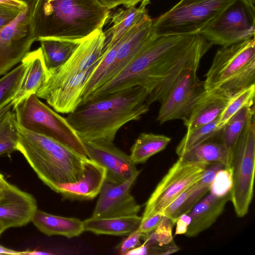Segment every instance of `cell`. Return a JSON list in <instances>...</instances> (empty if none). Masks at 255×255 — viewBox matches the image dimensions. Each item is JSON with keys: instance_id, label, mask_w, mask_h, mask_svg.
<instances>
[{"instance_id": "obj_1", "label": "cell", "mask_w": 255, "mask_h": 255, "mask_svg": "<svg viewBox=\"0 0 255 255\" xmlns=\"http://www.w3.org/2000/svg\"><path fill=\"white\" fill-rule=\"evenodd\" d=\"M212 46L199 34L156 36L152 32L130 62L91 95L96 97L139 86L147 91L149 106L161 103L184 71H197Z\"/></svg>"}, {"instance_id": "obj_2", "label": "cell", "mask_w": 255, "mask_h": 255, "mask_svg": "<svg viewBox=\"0 0 255 255\" xmlns=\"http://www.w3.org/2000/svg\"><path fill=\"white\" fill-rule=\"evenodd\" d=\"M147 96L143 88L136 86L88 98L65 118L83 142H113L122 127L148 111Z\"/></svg>"}, {"instance_id": "obj_3", "label": "cell", "mask_w": 255, "mask_h": 255, "mask_svg": "<svg viewBox=\"0 0 255 255\" xmlns=\"http://www.w3.org/2000/svg\"><path fill=\"white\" fill-rule=\"evenodd\" d=\"M98 0H39L33 17L37 37L82 41L110 19Z\"/></svg>"}, {"instance_id": "obj_4", "label": "cell", "mask_w": 255, "mask_h": 255, "mask_svg": "<svg viewBox=\"0 0 255 255\" xmlns=\"http://www.w3.org/2000/svg\"><path fill=\"white\" fill-rule=\"evenodd\" d=\"M19 151L47 186L57 193L60 184L72 183L83 175L85 156L48 136L26 130L16 123Z\"/></svg>"}, {"instance_id": "obj_5", "label": "cell", "mask_w": 255, "mask_h": 255, "mask_svg": "<svg viewBox=\"0 0 255 255\" xmlns=\"http://www.w3.org/2000/svg\"><path fill=\"white\" fill-rule=\"evenodd\" d=\"M235 0H180L168 11L153 19L156 36L200 34Z\"/></svg>"}, {"instance_id": "obj_6", "label": "cell", "mask_w": 255, "mask_h": 255, "mask_svg": "<svg viewBox=\"0 0 255 255\" xmlns=\"http://www.w3.org/2000/svg\"><path fill=\"white\" fill-rule=\"evenodd\" d=\"M20 127L52 138L87 157L84 143L66 118L42 102L35 94L12 107Z\"/></svg>"}, {"instance_id": "obj_7", "label": "cell", "mask_w": 255, "mask_h": 255, "mask_svg": "<svg viewBox=\"0 0 255 255\" xmlns=\"http://www.w3.org/2000/svg\"><path fill=\"white\" fill-rule=\"evenodd\" d=\"M233 186L230 200L238 217L248 213L254 196L255 168V115L248 122L234 149L232 162Z\"/></svg>"}, {"instance_id": "obj_8", "label": "cell", "mask_w": 255, "mask_h": 255, "mask_svg": "<svg viewBox=\"0 0 255 255\" xmlns=\"http://www.w3.org/2000/svg\"><path fill=\"white\" fill-rule=\"evenodd\" d=\"M212 45L227 47L255 37V6L235 0L200 33Z\"/></svg>"}, {"instance_id": "obj_9", "label": "cell", "mask_w": 255, "mask_h": 255, "mask_svg": "<svg viewBox=\"0 0 255 255\" xmlns=\"http://www.w3.org/2000/svg\"><path fill=\"white\" fill-rule=\"evenodd\" d=\"M27 5L9 23L0 28V76L21 62L37 41L33 17L39 0H25Z\"/></svg>"}, {"instance_id": "obj_10", "label": "cell", "mask_w": 255, "mask_h": 255, "mask_svg": "<svg viewBox=\"0 0 255 255\" xmlns=\"http://www.w3.org/2000/svg\"><path fill=\"white\" fill-rule=\"evenodd\" d=\"M210 164L189 162L179 157L146 202L142 219L161 213L180 194L198 181Z\"/></svg>"}, {"instance_id": "obj_11", "label": "cell", "mask_w": 255, "mask_h": 255, "mask_svg": "<svg viewBox=\"0 0 255 255\" xmlns=\"http://www.w3.org/2000/svg\"><path fill=\"white\" fill-rule=\"evenodd\" d=\"M206 91L196 70L184 71L161 102L156 121L162 124L174 120L184 121Z\"/></svg>"}, {"instance_id": "obj_12", "label": "cell", "mask_w": 255, "mask_h": 255, "mask_svg": "<svg viewBox=\"0 0 255 255\" xmlns=\"http://www.w3.org/2000/svg\"><path fill=\"white\" fill-rule=\"evenodd\" d=\"M255 63V37L222 47L215 54L212 63L205 74V90L212 91L238 75Z\"/></svg>"}, {"instance_id": "obj_13", "label": "cell", "mask_w": 255, "mask_h": 255, "mask_svg": "<svg viewBox=\"0 0 255 255\" xmlns=\"http://www.w3.org/2000/svg\"><path fill=\"white\" fill-rule=\"evenodd\" d=\"M105 39L103 28L85 38L66 63L48 71L46 82L35 94L37 97L58 87L93 65L104 52Z\"/></svg>"}, {"instance_id": "obj_14", "label": "cell", "mask_w": 255, "mask_h": 255, "mask_svg": "<svg viewBox=\"0 0 255 255\" xmlns=\"http://www.w3.org/2000/svg\"><path fill=\"white\" fill-rule=\"evenodd\" d=\"M87 156L96 161L106 170V179L113 184L123 183L140 171L130 155L117 147L113 142L102 141L83 142Z\"/></svg>"}, {"instance_id": "obj_15", "label": "cell", "mask_w": 255, "mask_h": 255, "mask_svg": "<svg viewBox=\"0 0 255 255\" xmlns=\"http://www.w3.org/2000/svg\"><path fill=\"white\" fill-rule=\"evenodd\" d=\"M137 176L117 185L105 180L91 217L105 218L137 215L140 206L130 193V189Z\"/></svg>"}, {"instance_id": "obj_16", "label": "cell", "mask_w": 255, "mask_h": 255, "mask_svg": "<svg viewBox=\"0 0 255 255\" xmlns=\"http://www.w3.org/2000/svg\"><path fill=\"white\" fill-rule=\"evenodd\" d=\"M1 192L0 221L6 229L22 227L31 222L38 209L34 197L7 182Z\"/></svg>"}, {"instance_id": "obj_17", "label": "cell", "mask_w": 255, "mask_h": 255, "mask_svg": "<svg viewBox=\"0 0 255 255\" xmlns=\"http://www.w3.org/2000/svg\"><path fill=\"white\" fill-rule=\"evenodd\" d=\"M152 21L148 15L125 34L113 62L95 89L111 80L134 57L151 35Z\"/></svg>"}, {"instance_id": "obj_18", "label": "cell", "mask_w": 255, "mask_h": 255, "mask_svg": "<svg viewBox=\"0 0 255 255\" xmlns=\"http://www.w3.org/2000/svg\"><path fill=\"white\" fill-rule=\"evenodd\" d=\"M102 56L91 67L58 87L41 95L39 98L45 100L57 113L68 114L72 112L81 103L83 89Z\"/></svg>"}, {"instance_id": "obj_19", "label": "cell", "mask_w": 255, "mask_h": 255, "mask_svg": "<svg viewBox=\"0 0 255 255\" xmlns=\"http://www.w3.org/2000/svg\"><path fill=\"white\" fill-rule=\"evenodd\" d=\"M106 169L88 157L83 163V175L75 182L60 184L57 193L72 200H90L100 193L106 179Z\"/></svg>"}, {"instance_id": "obj_20", "label": "cell", "mask_w": 255, "mask_h": 255, "mask_svg": "<svg viewBox=\"0 0 255 255\" xmlns=\"http://www.w3.org/2000/svg\"><path fill=\"white\" fill-rule=\"evenodd\" d=\"M229 200L230 193L218 197L210 192L205 198L195 204L188 213L191 218V222L185 235L194 237L210 228L222 214Z\"/></svg>"}, {"instance_id": "obj_21", "label": "cell", "mask_w": 255, "mask_h": 255, "mask_svg": "<svg viewBox=\"0 0 255 255\" xmlns=\"http://www.w3.org/2000/svg\"><path fill=\"white\" fill-rule=\"evenodd\" d=\"M21 61L25 64L26 70L19 91L12 101L13 106L27 97L35 94L48 76L40 47L29 51Z\"/></svg>"}, {"instance_id": "obj_22", "label": "cell", "mask_w": 255, "mask_h": 255, "mask_svg": "<svg viewBox=\"0 0 255 255\" xmlns=\"http://www.w3.org/2000/svg\"><path fill=\"white\" fill-rule=\"evenodd\" d=\"M230 98L218 90H206L189 117L183 121L187 130L194 129L217 119Z\"/></svg>"}, {"instance_id": "obj_23", "label": "cell", "mask_w": 255, "mask_h": 255, "mask_svg": "<svg viewBox=\"0 0 255 255\" xmlns=\"http://www.w3.org/2000/svg\"><path fill=\"white\" fill-rule=\"evenodd\" d=\"M150 0H142L138 7L131 6L119 9L111 17V27L104 31V49L117 43L128 31L148 15L147 6Z\"/></svg>"}, {"instance_id": "obj_24", "label": "cell", "mask_w": 255, "mask_h": 255, "mask_svg": "<svg viewBox=\"0 0 255 255\" xmlns=\"http://www.w3.org/2000/svg\"><path fill=\"white\" fill-rule=\"evenodd\" d=\"M31 222L39 231L49 236L59 235L71 238L85 231L83 221L78 218L56 216L38 209Z\"/></svg>"}, {"instance_id": "obj_25", "label": "cell", "mask_w": 255, "mask_h": 255, "mask_svg": "<svg viewBox=\"0 0 255 255\" xmlns=\"http://www.w3.org/2000/svg\"><path fill=\"white\" fill-rule=\"evenodd\" d=\"M142 217L134 215L112 218L90 217L83 221L85 231L97 235L127 236L139 228Z\"/></svg>"}, {"instance_id": "obj_26", "label": "cell", "mask_w": 255, "mask_h": 255, "mask_svg": "<svg viewBox=\"0 0 255 255\" xmlns=\"http://www.w3.org/2000/svg\"><path fill=\"white\" fill-rule=\"evenodd\" d=\"M37 41L40 43L46 67L50 71L66 63L83 40L40 37Z\"/></svg>"}, {"instance_id": "obj_27", "label": "cell", "mask_w": 255, "mask_h": 255, "mask_svg": "<svg viewBox=\"0 0 255 255\" xmlns=\"http://www.w3.org/2000/svg\"><path fill=\"white\" fill-rule=\"evenodd\" d=\"M179 157L189 162H219L225 167H232L220 134L185 151Z\"/></svg>"}, {"instance_id": "obj_28", "label": "cell", "mask_w": 255, "mask_h": 255, "mask_svg": "<svg viewBox=\"0 0 255 255\" xmlns=\"http://www.w3.org/2000/svg\"><path fill=\"white\" fill-rule=\"evenodd\" d=\"M254 115V106L244 107L233 116L221 129L220 136L227 150L231 166L237 142L248 122Z\"/></svg>"}, {"instance_id": "obj_29", "label": "cell", "mask_w": 255, "mask_h": 255, "mask_svg": "<svg viewBox=\"0 0 255 255\" xmlns=\"http://www.w3.org/2000/svg\"><path fill=\"white\" fill-rule=\"evenodd\" d=\"M171 138L152 133H141L130 148L132 161L136 164L145 162L151 156L163 150Z\"/></svg>"}, {"instance_id": "obj_30", "label": "cell", "mask_w": 255, "mask_h": 255, "mask_svg": "<svg viewBox=\"0 0 255 255\" xmlns=\"http://www.w3.org/2000/svg\"><path fill=\"white\" fill-rule=\"evenodd\" d=\"M218 119L191 130H187L176 148L179 156L185 151L219 134L221 129L217 127Z\"/></svg>"}, {"instance_id": "obj_31", "label": "cell", "mask_w": 255, "mask_h": 255, "mask_svg": "<svg viewBox=\"0 0 255 255\" xmlns=\"http://www.w3.org/2000/svg\"><path fill=\"white\" fill-rule=\"evenodd\" d=\"M25 70L26 65L21 61L0 79V110L10 103L18 93Z\"/></svg>"}, {"instance_id": "obj_32", "label": "cell", "mask_w": 255, "mask_h": 255, "mask_svg": "<svg viewBox=\"0 0 255 255\" xmlns=\"http://www.w3.org/2000/svg\"><path fill=\"white\" fill-rule=\"evenodd\" d=\"M255 95V85H253L231 97L218 117V128L221 129L241 109L254 106Z\"/></svg>"}, {"instance_id": "obj_33", "label": "cell", "mask_w": 255, "mask_h": 255, "mask_svg": "<svg viewBox=\"0 0 255 255\" xmlns=\"http://www.w3.org/2000/svg\"><path fill=\"white\" fill-rule=\"evenodd\" d=\"M17 144L15 114L10 110L0 119V156L16 150Z\"/></svg>"}, {"instance_id": "obj_34", "label": "cell", "mask_w": 255, "mask_h": 255, "mask_svg": "<svg viewBox=\"0 0 255 255\" xmlns=\"http://www.w3.org/2000/svg\"><path fill=\"white\" fill-rule=\"evenodd\" d=\"M253 85H255V63H252L244 71L215 90H218L231 97Z\"/></svg>"}, {"instance_id": "obj_35", "label": "cell", "mask_w": 255, "mask_h": 255, "mask_svg": "<svg viewBox=\"0 0 255 255\" xmlns=\"http://www.w3.org/2000/svg\"><path fill=\"white\" fill-rule=\"evenodd\" d=\"M232 186V167H224L216 173L209 191L215 196L222 197L230 193Z\"/></svg>"}, {"instance_id": "obj_36", "label": "cell", "mask_w": 255, "mask_h": 255, "mask_svg": "<svg viewBox=\"0 0 255 255\" xmlns=\"http://www.w3.org/2000/svg\"><path fill=\"white\" fill-rule=\"evenodd\" d=\"M174 225L170 219L163 216L161 222L153 231L154 237L158 246H168L173 241L172 228Z\"/></svg>"}, {"instance_id": "obj_37", "label": "cell", "mask_w": 255, "mask_h": 255, "mask_svg": "<svg viewBox=\"0 0 255 255\" xmlns=\"http://www.w3.org/2000/svg\"><path fill=\"white\" fill-rule=\"evenodd\" d=\"M142 233L139 229L133 232L122 242L119 249L121 255H125L129 250L141 245L140 239Z\"/></svg>"}, {"instance_id": "obj_38", "label": "cell", "mask_w": 255, "mask_h": 255, "mask_svg": "<svg viewBox=\"0 0 255 255\" xmlns=\"http://www.w3.org/2000/svg\"><path fill=\"white\" fill-rule=\"evenodd\" d=\"M163 217V216L159 213L142 219L138 229L142 234L152 232L157 228Z\"/></svg>"}, {"instance_id": "obj_39", "label": "cell", "mask_w": 255, "mask_h": 255, "mask_svg": "<svg viewBox=\"0 0 255 255\" xmlns=\"http://www.w3.org/2000/svg\"><path fill=\"white\" fill-rule=\"evenodd\" d=\"M23 9H13L0 5V28L11 22Z\"/></svg>"}, {"instance_id": "obj_40", "label": "cell", "mask_w": 255, "mask_h": 255, "mask_svg": "<svg viewBox=\"0 0 255 255\" xmlns=\"http://www.w3.org/2000/svg\"><path fill=\"white\" fill-rule=\"evenodd\" d=\"M190 222L191 218L188 213L181 215L176 222V228L175 235H185Z\"/></svg>"}, {"instance_id": "obj_41", "label": "cell", "mask_w": 255, "mask_h": 255, "mask_svg": "<svg viewBox=\"0 0 255 255\" xmlns=\"http://www.w3.org/2000/svg\"><path fill=\"white\" fill-rule=\"evenodd\" d=\"M0 5L13 9H21L27 5L25 0H0Z\"/></svg>"}, {"instance_id": "obj_42", "label": "cell", "mask_w": 255, "mask_h": 255, "mask_svg": "<svg viewBox=\"0 0 255 255\" xmlns=\"http://www.w3.org/2000/svg\"><path fill=\"white\" fill-rule=\"evenodd\" d=\"M148 254V248L144 244H141L140 246L132 249L128 251L126 255H141Z\"/></svg>"}, {"instance_id": "obj_43", "label": "cell", "mask_w": 255, "mask_h": 255, "mask_svg": "<svg viewBox=\"0 0 255 255\" xmlns=\"http://www.w3.org/2000/svg\"><path fill=\"white\" fill-rule=\"evenodd\" d=\"M103 5L111 9L122 4L124 0H98Z\"/></svg>"}, {"instance_id": "obj_44", "label": "cell", "mask_w": 255, "mask_h": 255, "mask_svg": "<svg viewBox=\"0 0 255 255\" xmlns=\"http://www.w3.org/2000/svg\"><path fill=\"white\" fill-rule=\"evenodd\" d=\"M0 255H23V251L19 252L13 250L0 245Z\"/></svg>"}, {"instance_id": "obj_45", "label": "cell", "mask_w": 255, "mask_h": 255, "mask_svg": "<svg viewBox=\"0 0 255 255\" xmlns=\"http://www.w3.org/2000/svg\"><path fill=\"white\" fill-rule=\"evenodd\" d=\"M142 0H124L122 4L126 7L134 6Z\"/></svg>"}, {"instance_id": "obj_46", "label": "cell", "mask_w": 255, "mask_h": 255, "mask_svg": "<svg viewBox=\"0 0 255 255\" xmlns=\"http://www.w3.org/2000/svg\"><path fill=\"white\" fill-rule=\"evenodd\" d=\"M52 254L38 251H23V255H51Z\"/></svg>"}, {"instance_id": "obj_47", "label": "cell", "mask_w": 255, "mask_h": 255, "mask_svg": "<svg viewBox=\"0 0 255 255\" xmlns=\"http://www.w3.org/2000/svg\"><path fill=\"white\" fill-rule=\"evenodd\" d=\"M13 107V103L12 101L5 106L4 108L0 110V119L9 110H11V109Z\"/></svg>"}, {"instance_id": "obj_48", "label": "cell", "mask_w": 255, "mask_h": 255, "mask_svg": "<svg viewBox=\"0 0 255 255\" xmlns=\"http://www.w3.org/2000/svg\"><path fill=\"white\" fill-rule=\"evenodd\" d=\"M6 182L3 175L0 173V191L3 189Z\"/></svg>"}, {"instance_id": "obj_49", "label": "cell", "mask_w": 255, "mask_h": 255, "mask_svg": "<svg viewBox=\"0 0 255 255\" xmlns=\"http://www.w3.org/2000/svg\"><path fill=\"white\" fill-rule=\"evenodd\" d=\"M6 230L3 224L0 221V235Z\"/></svg>"}, {"instance_id": "obj_50", "label": "cell", "mask_w": 255, "mask_h": 255, "mask_svg": "<svg viewBox=\"0 0 255 255\" xmlns=\"http://www.w3.org/2000/svg\"><path fill=\"white\" fill-rule=\"evenodd\" d=\"M251 5L255 6V0H246Z\"/></svg>"}, {"instance_id": "obj_51", "label": "cell", "mask_w": 255, "mask_h": 255, "mask_svg": "<svg viewBox=\"0 0 255 255\" xmlns=\"http://www.w3.org/2000/svg\"><path fill=\"white\" fill-rule=\"evenodd\" d=\"M2 197V193L1 191H0V199Z\"/></svg>"}, {"instance_id": "obj_52", "label": "cell", "mask_w": 255, "mask_h": 255, "mask_svg": "<svg viewBox=\"0 0 255 255\" xmlns=\"http://www.w3.org/2000/svg\"><path fill=\"white\" fill-rule=\"evenodd\" d=\"M46 0L47 1H53L54 0Z\"/></svg>"}]
</instances>
